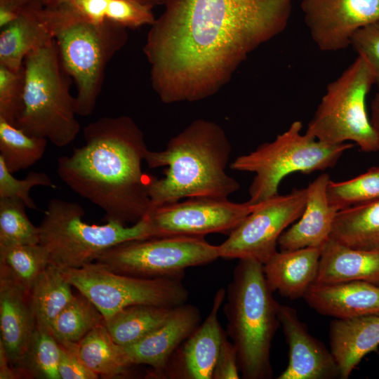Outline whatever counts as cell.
Returning a JSON list of instances; mask_svg holds the SVG:
<instances>
[{"label": "cell", "instance_id": "cell-1", "mask_svg": "<svg viewBox=\"0 0 379 379\" xmlns=\"http://www.w3.org/2000/svg\"><path fill=\"white\" fill-rule=\"evenodd\" d=\"M295 0H166L143 52L164 103L216 93L248 55L287 27Z\"/></svg>", "mask_w": 379, "mask_h": 379}, {"label": "cell", "instance_id": "cell-2", "mask_svg": "<svg viewBox=\"0 0 379 379\" xmlns=\"http://www.w3.org/2000/svg\"><path fill=\"white\" fill-rule=\"evenodd\" d=\"M84 144L58 159L60 179L102 210L106 222L135 224L151 211L149 178L142 171L148 152L130 117H102L84 129Z\"/></svg>", "mask_w": 379, "mask_h": 379}, {"label": "cell", "instance_id": "cell-3", "mask_svg": "<svg viewBox=\"0 0 379 379\" xmlns=\"http://www.w3.org/2000/svg\"><path fill=\"white\" fill-rule=\"evenodd\" d=\"M230 153L223 128L202 119L171 138L163 150H148L145 161L149 168L166 167L163 178L149 179L151 210L185 198L228 199L240 187L225 171Z\"/></svg>", "mask_w": 379, "mask_h": 379}, {"label": "cell", "instance_id": "cell-4", "mask_svg": "<svg viewBox=\"0 0 379 379\" xmlns=\"http://www.w3.org/2000/svg\"><path fill=\"white\" fill-rule=\"evenodd\" d=\"M272 292L262 263L239 260L226 290L224 312L226 334L236 348L239 371L245 379L272 376L271 345L280 326L279 303Z\"/></svg>", "mask_w": 379, "mask_h": 379}, {"label": "cell", "instance_id": "cell-5", "mask_svg": "<svg viewBox=\"0 0 379 379\" xmlns=\"http://www.w3.org/2000/svg\"><path fill=\"white\" fill-rule=\"evenodd\" d=\"M22 112L15 126L59 147L72 142L80 131L76 118L72 79L61 64L55 39L30 53L23 62Z\"/></svg>", "mask_w": 379, "mask_h": 379}, {"label": "cell", "instance_id": "cell-6", "mask_svg": "<svg viewBox=\"0 0 379 379\" xmlns=\"http://www.w3.org/2000/svg\"><path fill=\"white\" fill-rule=\"evenodd\" d=\"M46 9L61 64L76 85V112L89 116L108 62L127 43L128 29L109 21L98 24L77 20L56 8Z\"/></svg>", "mask_w": 379, "mask_h": 379}, {"label": "cell", "instance_id": "cell-7", "mask_svg": "<svg viewBox=\"0 0 379 379\" xmlns=\"http://www.w3.org/2000/svg\"><path fill=\"white\" fill-rule=\"evenodd\" d=\"M84 214L77 202L57 198L48 201L38 227L39 244L49 265L62 270L80 268L119 244L153 237L145 218L131 226L112 221L91 225L83 220Z\"/></svg>", "mask_w": 379, "mask_h": 379}, {"label": "cell", "instance_id": "cell-8", "mask_svg": "<svg viewBox=\"0 0 379 379\" xmlns=\"http://www.w3.org/2000/svg\"><path fill=\"white\" fill-rule=\"evenodd\" d=\"M301 121H295L272 142L260 145L230 164L234 171L255 173L249 187L251 204L279 194L281 180L293 173L310 174L333 168L343 153L352 148L349 142L330 145L302 133Z\"/></svg>", "mask_w": 379, "mask_h": 379}, {"label": "cell", "instance_id": "cell-9", "mask_svg": "<svg viewBox=\"0 0 379 379\" xmlns=\"http://www.w3.org/2000/svg\"><path fill=\"white\" fill-rule=\"evenodd\" d=\"M374 75L359 55L326 86L305 133L326 144L354 142L364 152L378 151L366 109Z\"/></svg>", "mask_w": 379, "mask_h": 379}, {"label": "cell", "instance_id": "cell-10", "mask_svg": "<svg viewBox=\"0 0 379 379\" xmlns=\"http://www.w3.org/2000/svg\"><path fill=\"white\" fill-rule=\"evenodd\" d=\"M62 272L72 286L98 308L105 321L128 306L175 307L186 303L189 298V291L180 279L142 278L119 274L96 261Z\"/></svg>", "mask_w": 379, "mask_h": 379}, {"label": "cell", "instance_id": "cell-11", "mask_svg": "<svg viewBox=\"0 0 379 379\" xmlns=\"http://www.w3.org/2000/svg\"><path fill=\"white\" fill-rule=\"evenodd\" d=\"M219 258L218 246L209 244L204 237L166 236L119 244L95 261L119 274L182 279L187 268L207 265Z\"/></svg>", "mask_w": 379, "mask_h": 379}, {"label": "cell", "instance_id": "cell-12", "mask_svg": "<svg viewBox=\"0 0 379 379\" xmlns=\"http://www.w3.org/2000/svg\"><path fill=\"white\" fill-rule=\"evenodd\" d=\"M307 195V187L294 189L288 194H279L257 204L218 246L220 258L266 263L277 253L281 234L301 216Z\"/></svg>", "mask_w": 379, "mask_h": 379}, {"label": "cell", "instance_id": "cell-13", "mask_svg": "<svg viewBox=\"0 0 379 379\" xmlns=\"http://www.w3.org/2000/svg\"><path fill=\"white\" fill-rule=\"evenodd\" d=\"M255 206L248 201L235 203L228 199L188 198L154 207L145 218L153 237L228 235Z\"/></svg>", "mask_w": 379, "mask_h": 379}, {"label": "cell", "instance_id": "cell-14", "mask_svg": "<svg viewBox=\"0 0 379 379\" xmlns=\"http://www.w3.org/2000/svg\"><path fill=\"white\" fill-rule=\"evenodd\" d=\"M300 8L312 41L326 52L348 48L357 30L379 21V0H302Z\"/></svg>", "mask_w": 379, "mask_h": 379}, {"label": "cell", "instance_id": "cell-15", "mask_svg": "<svg viewBox=\"0 0 379 379\" xmlns=\"http://www.w3.org/2000/svg\"><path fill=\"white\" fill-rule=\"evenodd\" d=\"M225 295V288L216 291L206 319L173 352L165 368L164 378L212 379L221 344L227 335L218 320V312Z\"/></svg>", "mask_w": 379, "mask_h": 379}, {"label": "cell", "instance_id": "cell-16", "mask_svg": "<svg viewBox=\"0 0 379 379\" xmlns=\"http://www.w3.org/2000/svg\"><path fill=\"white\" fill-rule=\"evenodd\" d=\"M278 315L288 345V363L277 379L340 378L330 349L309 333L296 310L279 304Z\"/></svg>", "mask_w": 379, "mask_h": 379}, {"label": "cell", "instance_id": "cell-17", "mask_svg": "<svg viewBox=\"0 0 379 379\" xmlns=\"http://www.w3.org/2000/svg\"><path fill=\"white\" fill-rule=\"evenodd\" d=\"M199 310L189 304L175 307L160 326L137 343L124 347L133 364L147 365L162 378L167 363L179 345L200 324Z\"/></svg>", "mask_w": 379, "mask_h": 379}, {"label": "cell", "instance_id": "cell-18", "mask_svg": "<svg viewBox=\"0 0 379 379\" xmlns=\"http://www.w3.org/2000/svg\"><path fill=\"white\" fill-rule=\"evenodd\" d=\"M330 180L327 173H322L307 187L304 211L298 220L280 236V251L321 248L330 239L339 211L328 200L327 187Z\"/></svg>", "mask_w": 379, "mask_h": 379}, {"label": "cell", "instance_id": "cell-19", "mask_svg": "<svg viewBox=\"0 0 379 379\" xmlns=\"http://www.w3.org/2000/svg\"><path fill=\"white\" fill-rule=\"evenodd\" d=\"M303 298L319 314L335 319L379 314V286L367 281L314 283Z\"/></svg>", "mask_w": 379, "mask_h": 379}, {"label": "cell", "instance_id": "cell-20", "mask_svg": "<svg viewBox=\"0 0 379 379\" xmlns=\"http://www.w3.org/2000/svg\"><path fill=\"white\" fill-rule=\"evenodd\" d=\"M54 39L46 8L39 0H32L14 20L1 28L0 65L19 70L29 53Z\"/></svg>", "mask_w": 379, "mask_h": 379}, {"label": "cell", "instance_id": "cell-21", "mask_svg": "<svg viewBox=\"0 0 379 379\" xmlns=\"http://www.w3.org/2000/svg\"><path fill=\"white\" fill-rule=\"evenodd\" d=\"M36 326L29 293L0 272V344L14 369L23 357Z\"/></svg>", "mask_w": 379, "mask_h": 379}, {"label": "cell", "instance_id": "cell-22", "mask_svg": "<svg viewBox=\"0 0 379 379\" xmlns=\"http://www.w3.org/2000/svg\"><path fill=\"white\" fill-rule=\"evenodd\" d=\"M329 344L340 378L347 379L364 357L379 345V314L335 319L330 324Z\"/></svg>", "mask_w": 379, "mask_h": 379}, {"label": "cell", "instance_id": "cell-23", "mask_svg": "<svg viewBox=\"0 0 379 379\" xmlns=\"http://www.w3.org/2000/svg\"><path fill=\"white\" fill-rule=\"evenodd\" d=\"M321 251L317 247L277 251L263 265L270 289L291 300L303 298L315 281Z\"/></svg>", "mask_w": 379, "mask_h": 379}, {"label": "cell", "instance_id": "cell-24", "mask_svg": "<svg viewBox=\"0 0 379 379\" xmlns=\"http://www.w3.org/2000/svg\"><path fill=\"white\" fill-rule=\"evenodd\" d=\"M350 281L379 286V253L353 248L330 239L321 247L314 283Z\"/></svg>", "mask_w": 379, "mask_h": 379}, {"label": "cell", "instance_id": "cell-25", "mask_svg": "<svg viewBox=\"0 0 379 379\" xmlns=\"http://www.w3.org/2000/svg\"><path fill=\"white\" fill-rule=\"evenodd\" d=\"M330 239L353 248L379 253V199L340 210Z\"/></svg>", "mask_w": 379, "mask_h": 379}, {"label": "cell", "instance_id": "cell-26", "mask_svg": "<svg viewBox=\"0 0 379 379\" xmlns=\"http://www.w3.org/2000/svg\"><path fill=\"white\" fill-rule=\"evenodd\" d=\"M77 351L84 364L103 378H120L133 366L125 347L114 341L105 321L77 343Z\"/></svg>", "mask_w": 379, "mask_h": 379}, {"label": "cell", "instance_id": "cell-27", "mask_svg": "<svg viewBox=\"0 0 379 379\" xmlns=\"http://www.w3.org/2000/svg\"><path fill=\"white\" fill-rule=\"evenodd\" d=\"M71 287L58 267L49 265L42 272L29 293L37 326L49 331L55 317L73 298Z\"/></svg>", "mask_w": 379, "mask_h": 379}, {"label": "cell", "instance_id": "cell-28", "mask_svg": "<svg viewBox=\"0 0 379 379\" xmlns=\"http://www.w3.org/2000/svg\"><path fill=\"white\" fill-rule=\"evenodd\" d=\"M174 307L135 305L125 307L105 324L115 343L127 347L147 335L168 318Z\"/></svg>", "mask_w": 379, "mask_h": 379}, {"label": "cell", "instance_id": "cell-29", "mask_svg": "<svg viewBox=\"0 0 379 379\" xmlns=\"http://www.w3.org/2000/svg\"><path fill=\"white\" fill-rule=\"evenodd\" d=\"M104 321L98 308L79 292L55 317L49 331L60 345L75 344Z\"/></svg>", "mask_w": 379, "mask_h": 379}, {"label": "cell", "instance_id": "cell-30", "mask_svg": "<svg viewBox=\"0 0 379 379\" xmlns=\"http://www.w3.org/2000/svg\"><path fill=\"white\" fill-rule=\"evenodd\" d=\"M60 345L51 332L36 325L20 363L19 378L60 379L58 364Z\"/></svg>", "mask_w": 379, "mask_h": 379}, {"label": "cell", "instance_id": "cell-31", "mask_svg": "<svg viewBox=\"0 0 379 379\" xmlns=\"http://www.w3.org/2000/svg\"><path fill=\"white\" fill-rule=\"evenodd\" d=\"M48 265V255L39 244L0 247V272L27 293Z\"/></svg>", "mask_w": 379, "mask_h": 379}, {"label": "cell", "instance_id": "cell-32", "mask_svg": "<svg viewBox=\"0 0 379 379\" xmlns=\"http://www.w3.org/2000/svg\"><path fill=\"white\" fill-rule=\"evenodd\" d=\"M48 140L29 135L0 118V158L12 173L27 169L40 160Z\"/></svg>", "mask_w": 379, "mask_h": 379}, {"label": "cell", "instance_id": "cell-33", "mask_svg": "<svg viewBox=\"0 0 379 379\" xmlns=\"http://www.w3.org/2000/svg\"><path fill=\"white\" fill-rule=\"evenodd\" d=\"M26 206L16 199H0V247L39 243V227L29 220Z\"/></svg>", "mask_w": 379, "mask_h": 379}, {"label": "cell", "instance_id": "cell-34", "mask_svg": "<svg viewBox=\"0 0 379 379\" xmlns=\"http://www.w3.org/2000/svg\"><path fill=\"white\" fill-rule=\"evenodd\" d=\"M327 192L329 202L339 211L379 199V166L348 180H331Z\"/></svg>", "mask_w": 379, "mask_h": 379}, {"label": "cell", "instance_id": "cell-35", "mask_svg": "<svg viewBox=\"0 0 379 379\" xmlns=\"http://www.w3.org/2000/svg\"><path fill=\"white\" fill-rule=\"evenodd\" d=\"M36 186L55 188L50 177L44 172H29L24 179H17L0 158V199H16L24 202L26 207L36 209L37 206L30 197V191Z\"/></svg>", "mask_w": 379, "mask_h": 379}, {"label": "cell", "instance_id": "cell-36", "mask_svg": "<svg viewBox=\"0 0 379 379\" xmlns=\"http://www.w3.org/2000/svg\"><path fill=\"white\" fill-rule=\"evenodd\" d=\"M25 72L0 65V118L15 124L23 105Z\"/></svg>", "mask_w": 379, "mask_h": 379}, {"label": "cell", "instance_id": "cell-37", "mask_svg": "<svg viewBox=\"0 0 379 379\" xmlns=\"http://www.w3.org/2000/svg\"><path fill=\"white\" fill-rule=\"evenodd\" d=\"M350 46L366 62L379 88V21L357 30Z\"/></svg>", "mask_w": 379, "mask_h": 379}, {"label": "cell", "instance_id": "cell-38", "mask_svg": "<svg viewBox=\"0 0 379 379\" xmlns=\"http://www.w3.org/2000/svg\"><path fill=\"white\" fill-rule=\"evenodd\" d=\"M58 373L60 379H96L98 377L81 359L77 343L60 345Z\"/></svg>", "mask_w": 379, "mask_h": 379}, {"label": "cell", "instance_id": "cell-39", "mask_svg": "<svg viewBox=\"0 0 379 379\" xmlns=\"http://www.w3.org/2000/svg\"><path fill=\"white\" fill-rule=\"evenodd\" d=\"M239 373L236 348L226 335L217 357L212 379H238Z\"/></svg>", "mask_w": 379, "mask_h": 379}, {"label": "cell", "instance_id": "cell-40", "mask_svg": "<svg viewBox=\"0 0 379 379\" xmlns=\"http://www.w3.org/2000/svg\"><path fill=\"white\" fill-rule=\"evenodd\" d=\"M32 0H0V28L14 20Z\"/></svg>", "mask_w": 379, "mask_h": 379}, {"label": "cell", "instance_id": "cell-41", "mask_svg": "<svg viewBox=\"0 0 379 379\" xmlns=\"http://www.w3.org/2000/svg\"><path fill=\"white\" fill-rule=\"evenodd\" d=\"M16 378H19V376L10 364L6 352L2 345L0 344V379Z\"/></svg>", "mask_w": 379, "mask_h": 379}, {"label": "cell", "instance_id": "cell-42", "mask_svg": "<svg viewBox=\"0 0 379 379\" xmlns=\"http://www.w3.org/2000/svg\"><path fill=\"white\" fill-rule=\"evenodd\" d=\"M370 121L377 138L379 152V91L375 93L371 103Z\"/></svg>", "mask_w": 379, "mask_h": 379}, {"label": "cell", "instance_id": "cell-43", "mask_svg": "<svg viewBox=\"0 0 379 379\" xmlns=\"http://www.w3.org/2000/svg\"><path fill=\"white\" fill-rule=\"evenodd\" d=\"M46 8H55L67 0H39ZM142 4L147 5L153 8L159 5H164L166 0H135Z\"/></svg>", "mask_w": 379, "mask_h": 379}]
</instances>
